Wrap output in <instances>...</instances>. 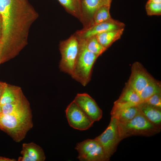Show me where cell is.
<instances>
[{"label": "cell", "mask_w": 161, "mask_h": 161, "mask_svg": "<svg viewBox=\"0 0 161 161\" xmlns=\"http://www.w3.org/2000/svg\"><path fill=\"white\" fill-rule=\"evenodd\" d=\"M22 97L20 92L18 90L5 84L0 99V104L2 106L11 103Z\"/></svg>", "instance_id": "cell-14"}, {"label": "cell", "mask_w": 161, "mask_h": 161, "mask_svg": "<svg viewBox=\"0 0 161 161\" xmlns=\"http://www.w3.org/2000/svg\"><path fill=\"white\" fill-rule=\"evenodd\" d=\"M124 28L106 31L95 35L99 43L107 49L115 41L120 38Z\"/></svg>", "instance_id": "cell-13"}, {"label": "cell", "mask_w": 161, "mask_h": 161, "mask_svg": "<svg viewBox=\"0 0 161 161\" xmlns=\"http://www.w3.org/2000/svg\"><path fill=\"white\" fill-rule=\"evenodd\" d=\"M32 126V114L29 107L12 114L0 115V129L16 142L23 140Z\"/></svg>", "instance_id": "cell-1"}, {"label": "cell", "mask_w": 161, "mask_h": 161, "mask_svg": "<svg viewBox=\"0 0 161 161\" xmlns=\"http://www.w3.org/2000/svg\"><path fill=\"white\" fill-rule=\"evenodd\" d=\"M161 93L160 83L154 79L140 92L139 95L143 102L153 95Z\"/></svg>", "instance_id": "cell-22"}, {"label": "cell", "mask_w": 161, "mask_h": 161, "mask_svg": "<svg viewBox=\"0 0 161 161\" xmlns=\"http://www.w3.org/2000/svg\"><path fill=\"white\" fill-rule=\"evenodd\" d=\"M85 40L88 49L98 57L107 49L99 43L96 36L85 39Z\"/></svg>", "instance_id": "cell-23"}, {"label": "cell", "mask_w": 161, "mask_h": 161, "mask_svg": "<svg viewBox=\"0 0 161 161\" xmlns=\"http://www.w3.org/2000/svg\"><path fill=\"white\" fill-rule=\"evenodd\" d=\"M69 13L80 21L81 6L78 0H58Z\"/></svg>", "instance_id": "cell-21"}, {"label": "cell", "mask_w": 161, "mask_h": 161, "mask_svg": "<svg viewBox=\"0 0 161 161\" xmlns=\"http://www.w3.org/2000/svg\"><path fill=\"white\" fill-rule=\"evenodd\" d=\"M140 111L138 105L134 106L117 112L111 117L115 118L118 123H123L131 120Z\"/></svg>", "instance_id": "cell-15"}, {"label": "cell", "mask_w": 161, "mask_h": 161, "mask_svg": "<svg viewBox=\"0 0 161 161\" xmlns=\"http://www.w3.org/2000/svg\"><path fill=\"white\" fill-rule=\"evenodd\" d=\"M95 139L101 146L106 157L109 160L116 151L118 144L121 140L119 136L117 120L111 117L107 128Z\"/></svg>", "instance_id": "cell-5"}, {"label": "cell", "mask_w": 161, "mask_h": 161, "mask_svg": "<svg viewBox=\"0 0 161 161\" xmlns=\"http://www.w3.org/2000/svg\"><path fill=\"white\" fill-rule=\"evenodd\" d=\"M125 26L124 23L112 18L105 21L78 30L75 34L78 38L85 39L106 31L124 28Z\"/></svg>", "instance_id": "cell-7"}, {"label": "cell", "mask_w": 161, "mask_h": 161, "mask_svg": "<svg viewBox=\"0 0 161 161\" xmlns=\"http://www.w3.org/2000/svg\"><path fill=\"white\" fill-rule=\"evenodd\" d=\"M78 160L80 161H105L109 160L100 144L96 148Z\"/></svg>", "instance_id": "cell-19"}, {"label": "cell", "mask_w": 161, "mask_h": 161, "mask_svg": "<svg viewBox=\"0 0 161 161\" xmlns=\"http://www.w3.org/2000/svg\"><path fill=\"white\" fill-rule=\"evenodd\" d=\"M16 160L7 157H0V161H15Z\"/></svg>", "instance_id": "cell-26"}, {"label": "cell", "mask_w": 161, "mask_h": 161, "mask_svg": "<svg viewBox=\"0 0 161 161\" xmlns=\"http://www.w3.org/2000/svg\"><path fill=\"white\" fill-rule=\"evenodd\" d=\"M29 107L23 97L14 102L1 106L2 114H9L19 112Z\"/></svg>", "instance_id": "cell-17"}, {"label": "cell", "mask_w": 161, "mask_h": 161, "mask_svg": "<svg viewBox=\"0 0 161 161\" xmlns=\"http://www.w3.org/2000/svg\"><path fill=\"white\" fill-rule=\"evenodd\" d=\"M94 122L102 117L103 112L95 100L86 93H78L73 100Z\"/></svg>", "instance_id": "cell-8"}, {"label": "cell", "mask_w": 161, "mask_h": 161, "mask_svg": "<svg viewBox=\"0 0 161 161\" xmlns=\"http://www.w3.org/2000/svg\"><path fill=\"white\" fill-rule=\"evenodd\" d=\"M66 117L69 125L80 131L87 130L94 122L73 100L65 111Z\"/></svg>", "instance_id": "cell-6"}, {"label": "cell", "mask_w": 161, "mask_h": 161, "mask_svg": "<svg viewBox=\"0 0 161 161\" xmlns=\"http://www.w3.org/2000/svg\"><path fill=\"white\" fill-rule=\"evenodd\" d=\"M112 0H82L81 6V19L83 28L90 25L94 14L100 7L111 5Z\"/></svg>", "instance_id": "cell-10"}, {"label": "cell", "mask_w": 161, "mask_h": 161, "mask_svg": "<svg viewBox=\"0 0 161 161\" xmlns=\"http://www.w3.org/2000/svg\"><path fill=\"white\" fill-rule=\"evenodd\" d=\"M2 46H1V42L0 41V55L1 54V53L2 52Z\"/></svg>", "instance_id": "cell-30"}, {"label": "cell", "mask_w": 161, "mask_h": 161, "mask_svg": "<svg viewBox=\"0 0 161 161\" xmlns=\"http://www.w3.org/2000/svg\"><path fill=\"white\" fill-rule=\"evenodd\" d=\"M141 113L155 126L160 129L161 109L144 102L138 105Z\"/></svg>", "instance_id": "cell-12"}, {"label": "cell", "mask_w": 161, "mask_h": 161, "mask_svg": "<svg viewBox=\"0 0 161 161\" xmlns=\"http://www.w3.org/2000/svg\"><path fill=\"white\" fill-rule=\"evenodd\" d=\"M21 153L22 156L19 157L18 161H44L46 159L43 149L32 142L23 143Z\"/></svg>", "instance_id": "cell-11"}, {"label": "cell", "mask_w": 161, "mask_h": 161, "mask_svg": "<svg viewBox=\"0 0 161 161\" xmlns=\"http://www.w3.org/2000/svg\"><path fill=\"white\" fill-rule=\"evenodd\" d=\"M121 140L133 135L150 136L160 131V129L150 122L140 112L131 120L124 123L118 122Z\"/></svg>", "instance_id": "cell-3"}, {"label": "cell", "mask_w": 161, "mask_h": 161, "mask_svg": "<svg viewBox=\"0 0 161 161\" xmlns=\"http://www.w3.org/2000/svg\"><path fill=\"white\" fill-rule=\"evenodd\" d=\"M154 107L161 108V93L155 94L143 102Z\"/></svg>", "instance_id": "cell-25"}, {"label": "cell", "mask_w": 161, "mask_h": 161, "mask_svg": "<svg viewBox=\"0 0 161 161\" xmlns=\"http://www.w3.org/2000/svg\"><path fill=\"white\" fill-rule=\"evenodd\" d=\"M116 101L131 103L137 105L143 102L137 93L127 85L119 99Z\"/></svg>", "instance_id": "cell-18"}, {"label": "cell", "mask_w": 161, "mask_h": 161, "mask_svg": "<svg viewBox=\"0 0 161 161\" xmlns=\"http://www.w3.org/2000/svg\"><path fill=\"white\" fill-rule=\"evenodd\" d=\"M148 1L155 3H161V0H148Z\"/></svg>", "instance_id": "cell-28"}, {"label": "cell", "mask_w": 161, "mask_h": 161, "mask_svg": "<svg viewBox=\"0 0 161 161\" xmlns=\"http://www.w3.org/2000/svg\"><path fill=\"white\" fill-rule=\"evenodd\" d=\"M110 5L104 6L97 9L94 13L92 22L89 27L112 18L110 13Z\"/></svg>", "instance_id": "cell-20"}, {"label": "cell", "mask_w": 161, "mask_h": 161, "mask_svg": "<svg viewBox=\"0 0 161 161\" xmlns=\"http://www.w3.org/2000/svg\"><path fill=\"white\" fill-rule=\"evenodd\" d=\"M78 38L79 41V52L71 77L85 86L90 80L93 66L98 57L88 49L85 39Z\"/></svg>", "instance_id": "cell-2"}, {"label": "cell", "mask_w": 161, "mask_h": 161, "mask_svg": "<svg viewBox=\"0 0 161 161\" xmlns=\"http://www.w3.org/2000/svg\"><path fill=\"white\" fill-rule=\"evenodd\" d=\"M2 114L1 105L0 104V115Z\"/></svg>", "instance_id": "cell-31"}, {"label": "cell", "mask_w": 161, "mask_h": 161, "mask_svg": "<svg viewBox=\"0 0 161 161\" xmlns=\"http://www.w3.org/2000/svg\"><path fill=\"white\" fill-rule=\"evenodd\" d=\"M145 10L148 16L161 15V3L147 1L145 5Z\"/></svg>", "instance_id": "cell-24"}, {"label": "cell", "mask_w": 161, "mask_h": 161, "mask_svg": "<svg viewBox=\"0 0 161 161\" xmlns=\"http://www.w3.org/2000/svg\"><path fill=\"white\" fill-rule=\"evenodd\" d=\"M131 73L127 85L138 95L143 89L154 79L139 63L136 62L132 66Z\"/></svg>", "instance_id": "cell-9"}, {"label": "cell", "mask_w": 161, "mask_h": 161, "mask_svg": "<svg viewBox=\"0 0 161 161\" xmlns=\"http://www.w3.org/2000/svg\"><path fill=\"white\" fill-rule=\"evenodd\" d=\"M5 84L0 82V99L3 93Z\"/></svg>", "instance_id": "cell-27"}, {"label": "cell", "mask_w": 161, "mask_h": 161, "mask_svg": "<svg viewBox=\"0 0 161 161\" xmlns=\"http://www.w3.org/2000/svg\"><path fill=\"white\" fill-rule=\"evenodd\" d=\"M99 145L100 144L95 139H88L78 143L75 148L78 153L77 158L79 159Z\"/></svg>", "instance_id": "cell-16"}, {"label": "cell", "mask_w": 161, "mask_h": 161, "mask_svg": "<svg viewBox=\"0 0 161 161\" xmlns=\"http://www.w3.org/2000/svg\"><path fill=\"white\" fill-rule=\"evenodd\" d=\"M1 16H0V41L1 40Z\"/></svg>", "instance_id": "cell-29"}, {"label": "cell", "mask_w": 161, "mask_h": 161, "mask_svg": "<svg viewBox=\"0 0 161 161\" xmlns=\"http://www.w3.org/2000/svg\"><path fill=\"white\" fill-rule=\"evenodd\" d=\"M79 41L75 34L59 44L61 55L59 67L61 70L72 76L73 75L79 50Z\"/></svg>", "instance_id": "cell-4"}]
</instances>
